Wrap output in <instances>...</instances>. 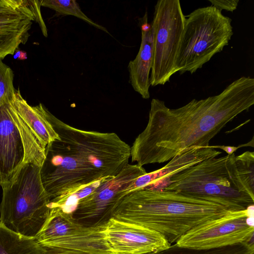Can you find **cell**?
<instances>
[{
    "label": "cell",
    "mask_w": 254,
    "mask_h": 254,
    "mask_svg": "<svg viewBox=\"0 0 254 254\" xmlns=\"http://www.w3.org/2000/svg\"><path fill=\"white\" fill-rule=\"evenodd\" d=\"M254 104V79L250 76L234 80L218 95L193 99L176 109L152 99L146 127L130 147L131 161L141 166L162 163L190 147H208L229 123Z\"/></svg>",
    "instance_id": "cell-1"
},
{
    "label": "cell",
    "mask_w": 254,
    "mask_h": 254,
    "mask_svg": "<svg viewBox=\"0 0 254 254\" xmlns=\"http://www.w3.org/2000/svg\"><path fill=\"white\" fill-rule=\"evenodd\" d=\"M47 118L60 139L45 148L41 177L50 205L104 178L128 164L130 146L115 133L87 131L63 122L48 109Z\"/></svg>",
    "instance_id": "cell-2"
},
{
    "label": "cell",
    "mask_w": 254,
    "mask_h": 254,
    "mask_svg": "<svg viewBox=\"0 0 254 254\" xmlns=\"http://www.w3.org/2000/svg\"><path fill=\"white\" fill-rule=\"evenodd\" d=\"M230 211L210 198L140 189L129 192L120 200L113 218L154 230L171 245L197 225Z\"/></svg>",
    "instance_id": "cell-3"
},
{
    "label": "cell",
    "mask_w": 254,
    "mask_h": 254,
    "mask_svg": "<svg viewBox=\"0 0 254 254\" xmlns=\"http://www.w3.org/2000/svg\"><path fill=\"white\" fill-rule=\"evenodd\" d=\"M235 153L212 157L164 180L157 190L175 191L215 199L237 211L254 206V192L243 180Z\"/></svg>",
    "instance_id": "cell-4"
},
{
    "label": "cell",
    "mask_w": 254,
    "mask_h": 254,
    "mask_svg": "<svg viewBox=\"0 0 254 254\" xmlns=\"http://www.w3.org/2000/svg\"><path fill=\"white\" fill-rule=\"evenodd\" d=\"M40 166L26 162L1 186L0 222L22 235L35 237L50 211V200L43 187Z\"/></svg>",
    "instance_id": "cell-5"
},
{
    "label": "cell",
    "mask_w": 254,
    "mask_h": 254,
    "mask_svg": "<svg viewBox=\"0 0 254 254\" xmlns=\"http://www.w3.org/2000/svg\"><path fill=\"white\" fill-rule=\"evenodd\" d=\"M232 19L213 5L186 16L176 62V72L191 74L228 45L233 34Z\"/></svg>",
    "instance_id": "cell-6"
},
{
    "label": "cell",
    "mask_w": 254,
    "mask_h": 254,
    "mask_svg": "<svg viewBox=\"0 0 254 254\" xmlns=\"http://www.w3.org/2000/svg\"><path fill=\"white\" fill-rule=\"evenodd\" d=\"M186 16L179 0H159L151 23L153 60L150 85H164L176 73V62Z\"/></svg>",
    "instance_id": "cell-7"
},
{
    "label": "cell",
    "mask_w": 254,
    "mask_h": 254,
    "mask_svg": "<svg viewBox=\"0 0 254 254\" xmlns=\"http://www.w3.org/2000/svg\"><path fill=\"white\" fill-rule=\"evenodd\" d=\"M147 172L143 166L127 165L116 176L105 180L91 193L79 200L72 213L74 220L83 227H104L113 218L120 200L139 177Z\"/></svg>",
    "instance_id": "cell-8"
},
{
    "label": "cell",
    "mask_w": 254,
    "mask_h": 254,
    "mask_svg": "<svg viewBox=\"0 0 254 254\" xmlns=\"http://www.w3.org/2000/svg\"><path fill=\"white\" fill-rule=\"evenodd\" d=\"M254 206L230 211L192 228L176 242L179 246L212 249L242 243H254Z\"/></svg>",
    "instance_id": "cell-9"
},
{
    "label": "cell",
    "mask_w": 254,
    "mask_h": 254,
    "mask_svg": "<svg viewBox=\"0 0 254 254\" xmlns=\"http://www.w3.org/2000/svg\"><path fill=\"white\" fill-rule=\"evenodd\" d=\"M104 233L112 254H145L171 245L154 230L114 218L106 225Z\"/></svg>",
    "instance_id": "cell-10"
},
{
    "label": "cell",
    "mask_w": 254,
    "mask_h": 254,
    "mask_svg": "<svg viewBox=\"0 0 254 254\" xmlns=\"http://www.w3.org/2000/svg\"><path fill=\"white\" fill-rule=\"evenodd\" d=\"M26 140L12 117L10 101L0 107V186L24 162Z\"/></svg>",
    "instance_id": "cell-11"
},
{
    "label": "cell",
    "mask_w": 254,
    "mask_h": 254,
    "mask_svg": "<svg viewBox=\"0 0 254 254\" xmlns=\"http://www.w3.org/2000/svg\"><path fill=\"white\" fill-rule=\"evenodd\" d=\"M41 6L39 1L30 0L22 10L0 13V59L14 55L20 44H26L33 21L43 22Z\"/></svg>",
    "instance_id": "cell-12"
},
{
    "label": "cell",
    "mask_w": 254,
    "mask_h": 254,
    "mask_svg": "<svg viewBox=\"0 0 254 254\" xmlns=\"http://www.w3.org/2000/svg\"><path fill=\"white\" fill-rule=\"evenodd\" d=\"M221 152L208 147L192 146L175 155L163 167L138 177L129 192L140 189L156 190L165 180L191 166L212 157H217Z\"/></svg>",
    "instance_id": "cell-13"
},
{
    "label": "cell",
    "mask_w": 254,
    "mask_h": 254,
    "mask_svg": "<svg viewBox=\"0 0 254 254\" xmlns=\"http://www.w3.org/2000/svg\"><path fill=\"white\" fill-rule=\"evenodd\" d=\"M141 40L138 52L127 66L129 82L142 98H150V73L153 60V33L151 23L148 22L147 12L139 19Z\"/></svg>",
    "instance_id": "cell-14"
},
{
    "label": "cell",
    "mask_w": 254,
    "mask_h": 254,
    "mask_svg": "<svg viewBox=\"0 0 254 254\" xmlns=\"http://www.w3.org/2000/svg\"><path fill=\"white\" fill-rule=\"evenodd\" d=\"M11 103L44 149L51 143L60 139L47 118V109L42 104L30 106L22 97L19 89H16Z\"/></svg>",
    "instance_id": "cell-15"
},
{
    "label": "cell",
    "mask_w": 254,
    "mask_h": 254,
    "mask_svg": "<svg viewBox=\"0 0 254 254\" xmlns=\"http://www.w3.org/2000/svg\"><path fill=\"white\" fill-rule=\"evenodd\" d=\"M105 227H85L72 235L54 240L44 247H62L87 254H112L105 239Z\"/></svg>",
    "instance_id": "cell-16"
},
{
    "label": "cell",
    "mask_w": 254,
    "mask_h": 254,
    "mask_svg": "<svg viewBox=\"0 0 254 254\" xmlns=\"http://www.w3.org/2000/svg\"><path fill=\"white\" fill-rule=\"evenodd\" d=\"M85 227L74 220L72 214L64 211L59 207H50L49 215L35 238L44 247L54 240L72 235Z\"/></svg>",
    "instance_id": "cell-17"
},
{
    "label": "cell",
    "mask_w": 254,
    "mask_h": 254,
    "mask_svg": "<svg viewBox=\"0 0 254 254\" xmlns=\"http://www.w3.org/2000/svg\"><path fill=\"white\" fill-rule=\"evenodd\" d=\"M0 254H46L35 237L15 233L0 222Z\"/></svg>",
    "instance_id": "cell-18"
},
{
    "label": "cell",
    "mask_w": 254,
    "mask_h": 254,
    "mask_svg": "<svg viewBox=\"0 0 254 254\" xmlns=\"http://www.w3.org/2000/svg\"><path fill=\"white\" fill-rule=\"evenodd\" d=\"M254 251V243H242L212 249H195L171 245L163 250L145 254H249Z\"/></svg>",
    "instance_id": "cell-19"
},
{
    "label": "cell",
    "mask_w": 254,
    "mask_h": 254,
    "mask_svg": "<svg viewBox=\"0 0 254 254\" xmlns=\"http://www.w3.org/2000/svg\"><path fill=\"white\" fill-rule=\"evenodd\" d=\"M41 6L55 10L59 15H72L87 23L95 28L111 35L107 28L88 17L81 9L75 0H42Z\"/></svg>",
    "instance_id": "cell-20"
},
{
    "label": "cell",
    "mask_w": 254,
    "mask_h": 254,
    "mask_svg": "<svg viewBox=\"0 0 254 254\" xmlns=\"http://www.w3.org/2000/svg\"><path fill=\"white\" fill-rule=\"evenodd\" d=\"M14 73L11 68L0 59V107L12 100L16 89L13 86Z\"/></svg>",
    "instance_id": "cell-21"
},
{
    "label": "cell",
    "mask_w": 254,
    "mask_h": 254,
    "mask_svg": "<svg viewBox=\"0 0 254 254\" xmlns=\"http://www.w3.org/2000/svg\"><path fill=\"white\" fill-rule=\"evenodd\" d=\"M238 170L247 185L254 190V152L247 151L236 156Z\"/></svg>",
    "instance_id": "cell-22"
},
{
    "label": "cell",
    "mask_w": 254,
    "mask_h": 254,
    "mask_svg": "<svg viewBox=\"0 0 254 254\" xmlns=\"http://www.w3.org/2000/svg\"><path fill=\"white\" fill-rule=\"evenodd\" d=\"M29 5L30 0H0V13L21 10Z\"/></svg>",
    "instance_id": "cell-23"
},
{
    "label": "cell",
    "mask_w": 254,
    "mask_h": 254,
    "mask_svg": "<svg viewBox=\"0 0 254 254\" xmlns=\"http://www.w3.org/2000/svg\"><path fill=\"white\" fill-rule=\"evenodd\" d=\"M212 5L220 10L233 12L238 5L239 0H209Z\"/></svg>",
    "instance_id": "cell-24"
},
{
    "label": "cell",
    "mask_w": 254,
    "mask_h": 254,
    "mask_svg": "<svg viewBox=\"0 0 254 254\" xmlns=\"http://www.w3.org/2000/svg\"><path fill=\"white\" fill-rule=\"evenodd\" d=\"M43 247L46 254H87L80 251L62 247L51 246Z\"/></svg>",
    "instance_id": "cell-25"
},
{
    "label": "cell",
    "mask_w": 254,
    "mask_h": 254,
    "mask_svg": "<svg viewBox=\"0 0 254 254\" xmlns=\"http://www.w3.org/2000/svg\"><path fill=\"white\" fill-rule=\"evenodd\" d=\"M254 137L252 138V140L247 143L239 145V146H224V145H209L211 148H220L225 151L227 155H231L234 153L239 148L244 146H252L254 147Z\"/></svg>",
    "instance_id": "cell-26"
},
{
    "label": "cell",
    "mask_w": 254,
    "mask_h": 254,
    "mask_svg": "<svg viewBox=\"0 0 254 254\" xmlns=\"http://www.w3.org/2000/svg\"><path fill=\"white\" fill-rule=\"evenodd\" d=\"M13 58L15 60H24L27 58V54L25 51L18 48L14 54Z\"/></svg>",
    "instance_id": "cell-27"
},
{
    "label": "cell",
    "mask_w": 254,
    "mask_h": 254,
    "mask_svg": "<svg viewBox=\"0 0 254 254\" xmlns=\"http://www.w3.org/2000/svg\"><path fill=\"white\" fill-rule=\"evenodd\" d=\"M249 254H254V251L252 252L251 253H250Z\"/></svg>",
    "instance_id": "cell-28"
}]
</instances>
